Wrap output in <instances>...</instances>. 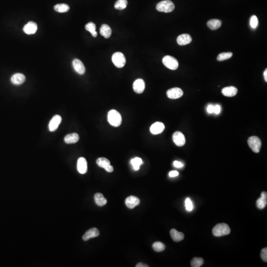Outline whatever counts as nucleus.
I'll use <instances>...</instances> for the list:
<instances>
[{
  "label": "nucleus",
  "instance_id": "f257e3e1",
  "mask_svg": "<svg viewBox=\"0 0 267 267\" xmlns=\"http://www.w3.org/2000/svg\"><path fill=\"white\" fill-rule=\"evenodd\" d=\"M107 120L111 125L115 127H119L122 123L121 114L115 110H112L108 112Z\"/></svg>",
  "mask_w": 267,
  "mask_h": 267
},
{
  "label": "nucleus",
  "instance_id": "f03ea898",
  "mask_svg": "<svg viewBox=\"0 0 267 267\" xmlns=\"http://www.w3.org/2000/svg\"><path fill=\"white\" fill-rule=\"evenodd\" d=\"M230 233V228L228 224L225 223L218 224H216L212 230L213 235L217 237H220L229 235Z\"/></svg>",
  "mask_w": 267,
  "mask_h": 267
},
{
  "label": "nucleus",
  "instance_id": "7ed1b4c3",
  "mask_svg": "<svg viewBox=\"0 0 267 267\" xmlns=\"http://www.w3.org/2000/svg\"><path fill=\"white\" fill-rule=\"evenodd\" d=\"M157 10L160 12L165 13H171L175 9V5L170 0H164L157 4Z\"/></svg>",
  "mask_w": 267,
  "mask_h": 267
},
{
  "label": "nucleus",
  "instance_id": "20e7f679",
  "mask_svg": "<svg viewBox=\"0 0 267 267\" xmlns=\"http://www.w3.org/2000/svg\"><path fill=\"white\" fill-rule=\"evenodd\" d=\"M112 61L115 66L119 68L123 67L126 62L125 55L120 52H116L112 55Z\"/></svg>",
  "mask_w": 267,
  "mask_h": 267
},
{
  "label": "nucleus",
  "instance_id": "39448f33",
  "mask_svg": "<svg viewBox=\"0 0 267 267\" xmlns=\"http://www.w3.org/2000/svg\"><path fill=\"white\" fill-rule=\"evenodd\" d=\"M248 144L253 151L259 153L261 148V140L258 137L252 136L248 139Z\"/></svg>",
  "mask_w": 267,
  "mask_h": 267
},
{
  "label": "nucleus",
  "instance_id": "423d86ee",
  "mask_svg": "<svg viewBox=\"0 0 267 267\" xmlns=\"http://www.w3.org/2000/svg\"><path fill=\"white\" fill-rule=\"evenodd\" d=\"M163 64L171 70H176L179 67V62L177 59L170 55H166L162 59Z\"/></svg>",
  "mask_w": 267,
  "mask_h": 267
},
{
  "label": "nucleus",
  "instance_id": "0eeeda50",
  "mask_svg": "<svg viewBox=\"0 0 267 267\" xmlns=\"http://www.w3.org/2000/svg\"><path fill=\"white\" fill-rule=\"evenodd\" d=\"M166 94L167 97L171 99H177L183 96L184 92L179 88H174L168 90Z\"/></svg>",
  "mask_w": 267,
  "mask_h": 267
},
{
  "label": "nucleus",
  "instance_id": "6e6552de",
  "mask_svg": "<svg viewBox=\"0 0 267 267\" xmlns=\"http://www.w3.org/2000/svg\"><path fill=\"white\" fill-rule=\"evenodd\" d=\"M61 121L62 118L59 115H54V116L52 118L48 124L49 130L51 132L55 131L58 129L60 124L61 123Z\"/></svg>",
  "mask_w": 267,
  "mask_h": 267
},
{
  "label": "nucleus",
  "instance_id": "1a4fd4ad",
  "mask_svg": "<svg viewBox=\"0 0 267 267\" xmlns=\"http://www.w3.org/2000/svg\"><path fill=\"white\" fill-rule=\"evenodd\" d=\"M173 140L176 145L178 146H183L185 143V137L180 132H176L173 134Z\"/></svg>",
  "mask_w": 267,
  "mask_h": 267
},
{
  "label": "nucleus",
  "instance_id": "9d476101",
  "mask_svg": "<svg viewBox=\"0 0 267 267\" xmlns=\"http://www.w3.org/2000/svg\"><path fill=\"white\" fill-rule=\"evenodd\" d=\"M145 82L142 79H138L134 82L133 90L137 94H142L145 89Z\"/></svg>",
  "mask_w": 267,
  "mask_h": 267
},
{
  "label": "nucleus",
  "instance_id": "9b49d317",
  "mask_svg": "<svg viewBox=\"0 0 267 267\" xmlns=\"http://www.w3.org/2000/svg\"><path fill=\"white\" fill-rule=\"evenodd\" d=\"M73 66L75 71L80 75H83L86 71L85 67L83 62L78 59L74 60L72 62Z\"/></svg>",
  "mask_w": 267,
  "mask_h": 267
},
{
  "label": "nucleus",
  "instance_id": "f8f14e48",
  "mask_svg": "<svg viewBox=\"0 0 267 267\" xmlns=\"http://www.w3.org/2000/svg\"><path fill=\"white\" fill-rule=\"evenodd\" d=\"M165 129V126L163 123L156 122L151 126L150 131L153 135H158L163 132Z\"/></svg>",
  "mask_w": 267,
  "mask_h": 267
},
{
  "label": "nucleus",
  "instance_id": "ddd939ff",
  "mask_svg": "<svg viewBox=\"0 0 267 267\" xmlns=\"http://www.w3.org/2000/svg\"><path fill=\"white\" fill-rule=\"evenodd\" d=\"M77 170L80 174L87 173L88 170L87 162L84 157H80L77 161Z\"/></svg>",
  "mask_w": 267,
  "mask_h": 267
},
{
  "label": "nucleus",
  "instance_id": "4468645a",
  "mask_svg": "<svg viewBox=\"0 0 267 267\" xmlns=\"http://www.w3.org/2000/svg\"><path fill=\"white\" fill-rule=\"evenodd\" d=\"M38 29L37 24L33 21H29L23 27V31L28 35L34 34Z\"/></svg>",
  "mask_w": 267,
  "mask_h": 267
},
{
  "label": "nucleus",
  "instance_id": "2eb2a0df",
  "mask_svg": "<svg viewBox=\"0 0 267 267\" xmlns=\"http://www.w3.org/2000/svg\"><path fill=\"white\" fill-rule=\"evenodd\" d=\"M99 235V231L96 228H91L86 232L83 236V240L87 241L91 238L97 237Z\"/></svg>",
  "mask_w": 267,
  "mask_h": 267
},
{
  "label": "nucleus",
  "instance_id": "dca6fc26",
  "mask_svg": "<svg viewBox=\"0 0 267 267\" xmlns=\"http://www.w3.org/2000/svg\"><path fill=\"white\" fill-rule=\"evenodd\" d=\"M140 200L138 197L135 196H130L125 200V204L128 208L133 209L136 206L139 205Z\"/></svg>",
  "mask_w": 267,
  "mask_h": 267
},
{
  "label": "nucleus",
  "instance_id": "f3484780",
  "mask_svg": "<svg viewBox=\"0 0 267 267\" xmlns=\"http://www.w3.org/2000/svg\"><path fill=\"white\" fill-rule=\"evenodd\" d=\"M177 41L178 44L180 46H184L190 44L192 41V38L188 34H183L178 37Z\"/></svg>",
  "mask_w": 267,
  "mask_h": 267
},
{
  "label": "nucleus",
  "instance_id": "a211bd4d",
  "mask_svg": "<svg viewBox=\"0 0 267 267\" xmlns=\"http://www.w3.org/2000/svg\"><path fill=\"white\" fill-rule=\"evenodd\" d=\"M267 204V193L263 191L261 194V197L256 201V206L259 209H263Z\"/></svg>",
  "mask_w": 267,
  "mask_h": 267
},
{
  "label": "nucleus",
  "instance_id": "6ab92c4d",
  "mask_svg": "<svg viewBox=\"0 0 267 267\" xmlns=\"http://www.w3.org/2000/svg\"><path fill=\"white\" fill-rule=\"evenodd\" d=\"M26 76L23 74L16 73L12 76L10 79L11 82L15 85H20L23 84L26 81Z\"/></svg>",
  "mask_w": 267,
  "mask_h": 267
},
{
  "label": "nucleus",
  "instance_id": "aec40b11",
  "mask_svg": "<svg viewBox=\"0 0 267 267\" xmlns=\"http://www.w3.org/2000/svg\"><path fill=\"white\" fill-rule=\"evenodd\" d=\"M237 88L234 86L227 87L224 88L222 90V93L224 96L226 97H232L236 96L237 94Z\"/></svg>",
  "mask_w": 267,
  "mask_h": 267
},
{
  "label": "nucleus",
  "instance_id": "412c9836",
  "mask_svg": "<svg viewBox=\"0 0 267 267\" xmlns=\"http://www.w3.org/2000/svg\"><path fill=\"white\" fill-rule=\"evenodd\" d=\"M170 235L172 240L175 242L181 241L185 238V235L183 233L179 232L174 229L170 230Z\"/></svg>",
  "mask_w": 267,
  "mask_h": 267
},
{
  "label": "nucleus",
  "instance_id": "4be33fe9",
  "mask_svg": "<svg viewBox=\"0 0 267 267\" xmlns=\"http://www.w3.org/2000/svg\"><path fill=\"white\" fill-rule=\"evenodd\" d=\"M65 142L66 144H72L77 143L79 140V136L77 133L69 134L65 138Z\"/></svg>",
  "mask_w": 267,
  "mask_h": 267
},
{
  "label": "nucleus",
  "instance_id": "5701e85b",
  "mask_svg": "<svg viewBox=\"0 0 267 267\" xmlns=\"http://www.w3.org/2000/svg\"><path fill=\"white\" fill-rule=\"evenodd\" d=\"M112 31L110 26L107 24H103L100 28V34L104 38H110L111 35Z\"/></svg>",
  "mask_w": 267,
  "mask_h": 267
},
{
  "label": "nucleus",
  "instance_id": "b1692460",
  "mask_svg": "<svg viewBox=\"0 0 267 267\" xmlns=\"http://www.w3.org/2000/svg\"><path fill=\"white\" fill-rule=\"evenodd\" d=\"M222 22L220 20L217 19H213L209 20L207 22V25L210 29L212 30H215L219 29L221 26Z\"/></svg>",
  "mask_w": 267,
  "mask_h": 267
},
{
  "label": "nucleus",
  "instance_id": "393cba45",
  "mask_svg": "<svg viewBox=\"0 0 267 267\" xmlns=\"http://www.w3.org/2000/svg\"><path fill=\"white\" fill-rule=\"evenodd\" d=\"M96 204L99 206H104L107 203V200L101 193H97L94 196Z\"/></svg>",
  "mask_w": 267,
  "mask_h": 267
},
{
  "label": "nucleus",
  "instance_id": "a878e982",
  "mask_svg": "<svg viewBox=\"0 0 267 267\" xmlns=\"http://www.w3.org/2000/svg\"><path fill=\"white\" fill-rule=\"evenodd\" d=\"M70 9V7L65 3L57 4L54 6V9L56 12L60 13H64L68 12Z\"/></svg>",
  "mask_w": 267,
  "mask_h": 267
},
{
  "label": "nucleus",
  "instance_id": "bb28decb",
  "mask_svg": "<svg viewBox=\"0 0 267 267\" xmlns=\"http://www.w3.org/2000/svg\"><path fill=\"white\" fill-rule=\"evenodd\" d=\"M96 162H97L98 166L101 167V168H104L105 169L107 166L111 165V162H110V160L105 157L99 158L97 159Z\"/></svg>",
  "mask_w": 267,
  "mask_h": 267
},
{
  "label": "nucleus",
  "instance_id": "cd10ccee",
  "mask_svg": "<svg viewBox=\"0 0 267 267\" xmlns=\"http://www.w3.org/2000/svg\"><path fill=\"white\" fill-rule=\"evenodd\" d=\"M85 28L87 31L92 34L94 37H96L98 35V33L96 31V26L93 22H90L86 25Z\"/></svg>",
  "mask_w": 267,
  "mask_h": 267
},
{
  "label": "nucleus",
  "instance_id": "c85d7f7f",
  "mask_svg": "<svg viewBox=\"0 0 267 267\" xmlns=\"http://www.w3.org/2000/svg\"><path fill=\"white\" fill-rule=\"evenodd\" d=\"M131 163L134 169L136 171L139 170L140 165L143 163V160L139 157H135V158L132 159Z\"/></svg>",
  "mask_w": 267,
  "mask_h": 267
},
{
  "label": "nucleus",
  "instance_id": "c756f323",
  "mask_svg": "<svg viewBox=\"0 0 267 267\" xmlns=\"http://www.w3.org/2000/svg\"><path fill=\"white\" fill-rule=\"evenodd\" d=\"M127 0H118L115 3L114 8L115 9L122 10L127 7Z\"/></svg>",
  "mask_w": 267,
  "mask_h": 267
},
{
  "label": "nucleus",
  "instance_id": "7c9ffc66",
  "mask_svg": "<svg viewBox=\"0 0 267 267\" xmlns=\"http://www.w3.org/2000/svg\"><path fill=\"white\" fill-rule=\"evenodd\" d=\"M190 264L192 267H201L204 264L203 259L200 257H195L191 260Z\"/></svg>",
  "mask_w": 267,
  "mask_h": 267
},
{
  "label": "nucleus",
  "instance_id": "2f4dec72",
  "mask_svg": "<svg viewBox=\"0 0 267 267\" xmlns=\"http://www.w3.org/2000/svg\"><path fill=\"white\" fill-rule=\"evenodd\" d=\"M152 248L156 252H160L164 251L165 249V245L162 242L156 241L154 242L152 245Z\"/></svg>",
  "mask_w": 267,
  "mask_h": 267
},
{
  "label": "nucleus",
  "instance_id": "473e14b6",
  "mask_svg": "<svg viewBox=\"0 0 267 267\" xmlns=\"http://www.w3.org/2000/svg\"><path fill=\"white\" fill-rule=\"evenodd\" d=\"M233 56V53L231 52H228V53H223L220 54L217 58V60L219 61H224L227 60L228 59H230Z\"/></svg>",
  "mask_w": 267,
  "mask_h": 267
},
{
  "label": "nucleus",
  "instance_id": "72a5a7b5",
  "mask_svg": "<svg viewBox=\"0 0 267 267\" xmlns=\"http://www.w3.org/2000/svg\"><path fill=\"white\" fill-rule=\"evenodd\" d=\"M258 19L257 16L253 15L251 16L250 20V26L252 29H256L258 27Z\"/></svg>",
  "mask_w": 267,
  "mask_h": 267
},
{
  "label": "nucleus",
  "instance_id": "f704fd0d",
  "mask_svg": "<svg viewBox=\"0 0 267 267\" xmlns=\"http://www.w3.org/2000/svg\"><path fill=\"white\" fill-rule=\"evenodd\" d=\"M185 208L189 211H191L193 209V205L190 198H188L185 199Z\"/></svg>",
  "mask_w": 267,
  "mask_h": 267
},
{
  "label": "nucleus",
  "instance_id": "c9c22d12",
  "mask_svg": "<svg viewBox=\"0 0 267 267\" xmlns=\"http://www.w3.org/2000/svg\"><path fill=\"white\" fill-rule=\"evenodd\" d=\"M261 257L263 260L265 262H267V248L265 247L263 248L261 251Z\"/></svg>",
  "mask_w": 267,
  "mask_h": 267
},
{
  "label": "nucleus",
  "instance_id": "e433bc0d",
  "mask_svg": "<svg viewBox=\"0 0 267 267\" xmlns=\"http://www.w3.org/2000/svg\"><path fill=\"white\" fill-rule=\"evenodd\" d=\"M221 112V107L219 105H214V113L216 114H218Z\"/></svg>",
  "mask_w": 267,
  "mask_h": 267
},
{
  "label": "nucleus",
  "instance_id": "4c0bfd02",
  "mask_svg": "<svg viewBox=\"0 0 267 267\" xmlns=\"http://www.w3.org/2000/svg\"><path fill=\"white\" fill-rule=\"evenodd\" d=\"M173 165L176 168H182V167L184 166L183 164L181 162L178 161H174V163H173Z\"/></svg>",
  "mask_w": 267,
  "mask_h": 267
},
{
  "label": "nucleus",
  "instance_id": "58836bf2",
  "mask_svg": "<svg viewBox=\"0 0 267 267\" xmlns=\"http://www.w3.org/2000/svg\"><path fill=\"white\" fill-rule=\"evenodd\" d=\"M179 175V172L177 171H172L169 173V176L170 177H175L178 176Z\"/></svg>",
  "mask_w": 267,
  "mask_h": 267
},
{
  "label": "nucleus",
  "instance_id": "ea45409f",
  "mask_svg": "<svg viewBox=\"0 0 267 267\" xmlns=\"http://www.w3.org/2000/svg\"><path fill=\"white\" fill-rule=\"evenodd\" d=\"M214 105H209L207 108V111L209 113H214Z\"/></svg>",
  "mask_w": 267,
  "mask_h": 267
},
{
  "label": "nucleus",
  "instance_id": "a19ab883",
  "mask_svg": "<svg viewBox=\"0 0 267 267\" xmlns=\"http://www.w3.org/2000/svg\"><path fill=\"white\" fill-rule=\"evenodd\" d=\"M105 170L106 171L108 172H110V173H111V172H112L114 170V168H113V166H112L111 165H109V166H107Z\"/></svg>",
  "mask_w": 267,
  "mask_h": 267
},
{
  "label": "nucleus",
  "instance_id": "79ce46f5",
  "mask_svg": "<svg viewBox=\"0 0 267 267\" xmlns=\"http://www.w3.org/2000/svg\"><path fill=\"white\" fill-rule=\"evenodd\" d=\"M136 267H149L148 265L144 264L143 263H139L136 265Z\"/></svg>",
  "mask_w": 267,
  "mask_h": 267
},
{
  "label": "nucleus",
  "instance_id": "37998d69",
  "mask_svg": "<svg viewBox=\"0 0 267 267\" xmlns=\"http://www.w3.org/2000/svg\"><path fill=\"white\" fill-rule=\"evenodd\" d=\"M264 79H265V80L266 81V82H267V69H266V70H265V71H264Z\"/></svg>",
  "mask_w": 267,
  "mask_h": 267
}]
</instances>
